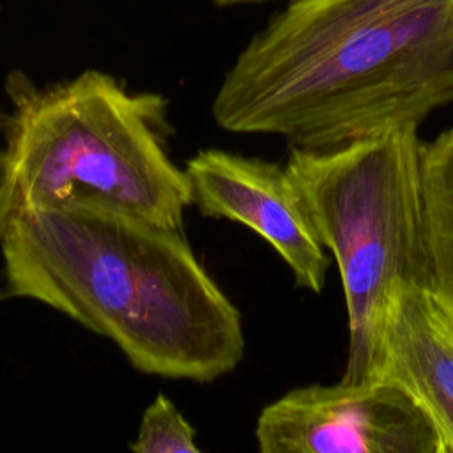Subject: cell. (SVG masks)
I'll return each mask as SVG.
<instances>
[{
  "label": "cell",
  "instance_id": "1",
  "mask_svg": "<svg viewBox=\"0 0 453 453\" xmlns=\"http://www.w3.org/2000/svg\"><path fill=\"white\" fill-rule=\"evenodd\" d=\"M5 296L42 303L113 342L142 373L212 382L242 361V317L186 241L80 191L11 219Z\"/></svg>",
  "mask_w": 453,
  "mask_h": 453
},
{
  "label": "cell",
  "instance_id": "2",
  "mask_svg": "<svg viewBox=\"0 0 453 453\" xmlns=\"http://www.w3.org/2000/svg\"><path fill=\"white\" fill-rule=\"evenodd\" d=\"M212 101L228 133L329 149L453 103V0H287Z\"/></svg>",
  "mask_w": 453,
  "mask_h": 453
},
{
  "label": "cell",
  "instance_id": "3",
  "mask_svg": "<svg viewBox=\"0 0 453 453\" xmlns=\"http://www.w3.org/2000/svg\"><path fill=\"white\" fill-rule=\"evenodd\" d=\"M0 108V237L25 211L80 191L182 228L193 205L188 177L170 157L168 99L129 92L119 78L87 69L39 85L14 69Z\"/></svg>",
  "mask_w": 453,
  "mask_h": 453
},
{
  "label": "cell",
  "instance_id": "4",
  "mask_svg": "<svg viewBox=\"0 0 453 453\" xmlns=\"http://www.w3.org/2000/svg\"><path fill=\"white\" fill-rule=\"evenodd\" d=\"M418 127L396 126L329 149L288 147L285 168L342 280L343 382L379 379L393 294L409 283L426 287Z\"/></svg>",
  "mask_w": 453,
  "mask_h": 453
},
{
  "label": "cell",
  "instance_id": "5",
  "mask_svg": "<svg viewBox=\"0 0 453 453\" xmlns=\"http://www.w3.org/2000/svg\"><path fill=\"white\" fill-rule=\"evenodd\" d=\"M255 439L260 453H444L426 409L389 377L290 389L260 411Z\"/></svg>",
  "mask_w": 453,
  "mask_h": 453
},
{
  "label": "cell",
  "instance_id": "6",
  "mask_svg": "<svg viewBox=\"0 0 453 453\" xmlns=\"http://www.w3.org/2000/svg\"><path fill=\"white\" fill-rule=\"evenodd\" d=\"M191 203L202 216L257 232L288 265L294 283L322 292L331 265L287 168L221 149H203L184 165Z\"/></svg>",
  "mask_w": 453,
  "mask_h": 453
},
{
  "label": "cell",
  "instance_id": "7",
  "mask_svg": "<svg viewBox=\"0 0 453 453\" xmlns=\"http://www.w3.org/2000/svg\"><path fill=\"white\" fill-rule=\"evenodd\" d=\"M379 377L407 388L426 409L453 453V315L423 285H402L391 297Z\"/></svg>",
  "mask_w": 453,
  "mask_h": 453
},
{
  "label": "cell",
  "instance_id": "8",
  "mask_svg": "<svg viewBox=\"0 0 453 453\" xmlns=\"http://www.w3.org/2000/svg\"><path fill=\"white\" fill-rule=\"evenodd\" d=\"M426 288L453 315V126L421 145Z\"/></svg>",
  "mask_w": 453,
  "mask_h": 453
},
{
  "label": "cell",
  "instance_id": "9",
  "mask_svg": "<svg viewBox=\"0 0 453 453\" xmlns=\"http://www.w3.org/2000/svg\"><path fill=\"white\" fill-rule=\"evenodd\" d=\"M195 428L163 393L145 409L129 449L136 453H200Z\"/></svg>",
  "mask_w": 453,
  "mask_h": 453
},
{
  "label": "cell",
  "instance_id": "10",
  "mask_svg": "<svg viewBox=\"0 0 453 453\" xmlns=\"http://www.w3.org/2000/svg\"><path fill=\"white\" fill-rule=\"evenodd\" d=\"M218 5H242V4H258L269 0H214Z\"/></svg>",
  "mask_w": 453,
  "mask_h": 453
},
{
  "label": "cell",
  "instance_id": "11",
  "mask_svg": "<svg viewBox=\"0 0 453 453\" xmlns=\"http://www.w3.org/2000/svg\"><path fill=\"white\" fill-rule=\"evenodd\" d=\"M4 296H5V292H2V290H0V299H2Z\"/></svg>",
  "mask_w": 453,
  "mask_h": 453
}]
</instances>
